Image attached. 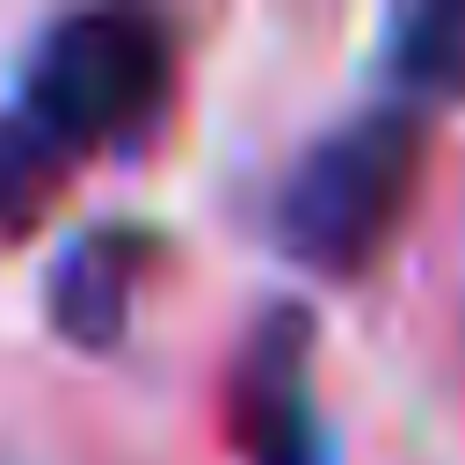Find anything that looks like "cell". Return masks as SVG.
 <instances>
[{"label":"cell","instance_id":"1","mask_svg":"<svg viewBox=\"0 0 465 465\" xmlns=\"http://www.w3.org/2000/svg\"><path fill=\"white\" fill-rule=\"evenodd\" d=\"M174 102V29L138 7L51 15L15 58L7 116L29 124L65 167L94 153H131L160 131Z\"/></svg>","mask_w":465,"mask_h":465},{"label":"cell","instance_id":"2","mask_svg":"<svg viewBox=\"0 0 465 465\" xmlns=\"http://www.w3.org/2000/svg\"><path fill=\"white\" fill-rule=\"evenodd\" d=\"M421 167H429L421 109H407V102L356 109L349 124L320 131L283 167L276 203H269L276 254L298 262L305 276L356 283L400 240V225L421 196Z\"/></svg>","mask_w":465,"mask_h":465},{"label":"cell","instance_id":"3","mask_svg":"<svg viewBox=\"0 0 465 465\" xmlns=\"http://www.w3.org/2000/svg\"><path fill=\"white\" fill-rule=\"evenodd\" d=\"M225 443L240 465H334L320 400H312V312L269 305L225 371Z\"/></svg>","mask_w":465,"mask_h":465},{"label":"cell","instance_id":"4","mask_svg":"<svg viewBox=\"0 0 465 465\" xmlns=\"http://www.w3.org/2000/svg\"><path fill=\"white\" fill-rule=\"evenodd\" d=\"M160 232L138 218H94L80 225L51 269H44V320L51 334H65L80 356H109L131 334V305L145 291V276L160 269Z\"/></svg>","mask_w":465,"mask_h":465},{"label":"cell","instance_id":"5","mask_svg":"<svg viewBox=\"0 0 465 465\" xmlns=\"http://www.w3.org/2000/svg\"><path fill=\"white\" fill-rule=\"evenodd\" d=\"M385 80L414 102H465V0H421L385 29Z\"/></svg>","mask_w":465,"mask_h":465},{"label":"cell","instance_id":"6","mask_svg":"<svg viewBox=\"0 0 465 465\" xmlns=\"http://www.w3.org/2000/svg\"><path fill=\"white\" fill-rule=\"evenodd\" d=\"M65 182H73V167H65L29 124H15V116L0 109V240L36 232L44 211L65 196Z\"/></svg>","mask_w":465,"mask_h":465}]
</instances>
